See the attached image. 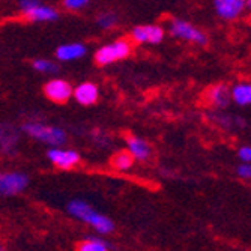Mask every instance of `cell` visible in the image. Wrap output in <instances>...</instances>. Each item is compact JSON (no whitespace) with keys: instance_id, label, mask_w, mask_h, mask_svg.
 Masks as SVG:
<instances>
[{"instance_id":"cell-25","label":"cell","mask_w":251,"mask_h":251,"mask_svg":"<svg viewBox=\"0 0 251 251\" xmlns=\"http://www.w3.org/2000/svg\"><path fill=\"white\" fill-rule=\"evenodd\" d=\"M0 250H3V247H2V245H0Z\"/></svg>"},{"instance_id":"cell-22","label":"cell","mask_w":251,"mask_h":251,"mask_svg":"<svg viewBox=\"0 0 251 251\" xmlns=\"http://www.w3.org/2000/svg\"><path fill=\"white\" fill-rule=\"evenodd\" d=\"M238 175L242 177V179H251V163H244L236 169Z\"/></svg>"},{"instance_id":"cell-4","label":"cell","mask_w":251,"mask_h":251,"mask_svg":"<svg viewBox=\"0 0 251 251\" xmlns=\"http://www.w3.org/2000/svg\"><path fill=\"white\" fill-rule=\"evenodd\" d=\"M18 6L21 15L32 23H53L60 17L54 6L45 5L41 0H20Z\"/></svg>"},{"instance_id":"cell-16","label":"cell","mask_w":251,"mask_h":251,"mask_svg":"<svg viewBox=\"0 0 251 251\" xmlns=\"http://www.w3.org/2000/svg\"><path fill=\"white\" fill-rule=\"evenodd\" d=\"M232 101L241 107L251 105V83H238L230 90Z\"/></svg>"},{"instance_id":"cell-18","label":"cell","mask_w":251,"mask_h":251,"mask_svg":"<svg viewBox=\"0 0 251 251\" xmlns=\"http://www.w3.org/2000/svg\"><path fill=\"white\" fill-rule=\"evenodd\" d=\"M134 158L128 151H121L118 153L113 155L111 158V166L119 172H128L134 166Z\"/></svg>"},{"instance_id":"cell-23","label":"cell","mask_w":251,"mask_h":251,"mask_svg":"<svg viewBox=\"0 0 251 251\" xmlns=\"http://www.w3.org/2000/svg\"><path fill=\"white\" fill-rule=\"evenodd\" d=\"M238 156L244 163H251V146H242L238 151Z\"/></svg>"},{"instance_id":"cell-3","label":"cell","mask_w":251,"mask_h":251,"mask_svg":"<svg viewBox=\"0 0 251 251\" xmlns=\"http://www.w3.org/2000/svg\"><path fill=\"white\" fill-rule=\"evenodd\" d=\"M132 53V41L126 38H119L116 41H111L95 51V62L100 66H108L119 60L126 59Z\"/></svg>"},{"instance_id":"cell-21","label":"cell","mask_w":251,"mask_h":251,"mask_svg":"<svg viewBox=\"0 0 251 251\" xmlns=\"http://www.w3.org/2000/svg\"><path fill=\"white\" fill-rule=\"evenodd\" d=\"M90 2H92V0H63L62 5L68 11H80L86 8Z\"/></svg>"},{"instance_id":"cell-19","label":"cell","mask_w":251,"mask_h":251,"mask_svg":"<svg viewBox=\"0 0 251 251\" xmlns=\"http://www.w3.org/2000/svg\"><path fill=\"white\" fill-rule=\"evenodd\" d=\"M32 68L36 73L45 74V75H54L59 73V63H56L54 60H50V59H44V57L35 59L32 62Z\"/></svg>"},{"instance_id":"cell-7","label":"cell","mask_w":251,"mask_h":251,"mask_svg":"<svg viewBox=\"0 0 251 251\" xmlns=\"http://www.w3.org/2000/svg\"><path fill=\"white\" fill-rule=\"evenodd\" d=\"M73 84L63 78H51L44 84V95L54 104H65L73 98Z\"/></svg>"},{"instance_id":"cell-6","label":"cell","mask_w":251,"mask_h":251,"mask_svg":"<svg viewBox=\"0 0 251 251\" xmlns=\"http://www.w3.org/2000/svg\"><path fill=\"white\" fill-rule=\"evenodd\" d=\"M170 33L172 36L187 41L196 45H206L208 44V36L204 32H201L199 27L191 25L190 21L180 20V18H173L170 23Z\"/></svg>"},{"instance_id":"cell-2","label":"cell","mask_w":251,"mask_h":251,"mask_svg":"<svg viewBox=\"0 0 251 251\" xmlns=\"http://www.w3.org/2000/svg\"><path fill=\"white\" fill-rule=\"evenodd\" d=\"M21 131L27 134L30 139H33L42 145H47L49 148L65 146L68 142V134L65 129H62L60 126H56V125L45 124L38 119L26 121L21 125Z\"/></svg>"},{"instance_id":"cell-5","label":"cell","mask_w":251,"mask_h":251,"mask_svg":"<svg viewBox=\"0 0 251 251\" xmlns=\"http://www.w3.org/2000/svg\"><path fill=\"white\" fill-rule=\"evenodd\" d=\"M29 175L20 170H3L0 172V196L14 197L29 187Z\"/></svg>"},{"instance_id":"cell-17","label":"cell","mask_w":251,"mask_h":251,"mask_svg":"<svg viewBox=\"0 0 251 251\" xmlns=\"http://www.w3.org/2000/svg\"><path fill=\"white\" fill-rule=\"evenodd\" d=\"M111 244L107 242L105 239L101 238V235H97V236H87L84 238L80 245H78V250L80 251H108L111 250Z\"/></svg>"},{"instance_id":"cell-11","label":"cell","mask_w":251,"mask_h":251,"mask_svg":"<svg viewBox=\"0 0 251 251\" xmlns=\"http://www.w3.org/2000/svg\"><path fill=\"white\" fill-rule=\"evenodd\" d=\"M126 151L132 155L134 161H139V163H146L152 156L151 145L139 135L126 137Z\"/></svg>"},{"instance_id":"cell-12","label":"cell","mask_w":251,"mask_h":251,"mask_svg":"<svg viewBox=\"0 0 251 251\" xmlns=\"http://www.w3.org/2000/svg\"><path fill=\"white\" fill-rule=\"evenodd\" d=\"M214 8L223 20H235L247 6L245 0H214Z\"/></svg>"},{"instance_id":"cell-8","label":"cell","mask_w":251,"mask_h":251,"mask_svg":"<svg viewBox=\"0 0 251 251\" xmlns=\"http://www.w3.org/2000/svg\"><path fill=\"white\" fill-rule=\"evenodd\" d=\"M49 161L60 170H71L74 169L80 161L81 156L74 149H63L62 146H54L47 151Z\"/></svg>"},{"instance_id":"cell-13","label":"cell","mask_w":251,"mask_h":251,"mask_svg":"<svg viewBox=\"0 0 251 251\" xmlns=\"http://www.w3.org/2000/svg\"><path fill=\"white\" fill-rule=\"evenodd\" d=\"M87 54V47L81 42H70L63 44L56 50V59L59 62H74L80 60Z\"/></svg>"},{"instance_id":"cell-9","label":"cell","mask_w":251,"mask_h":251,"mask_svg":"<svg viewBox=\"0 0 251 251\" xmlns=\"http://www.w3.org/2000/svg\"><path fill=\"white\" fill-rule=\"evenodd\" d=\"M166 32L158 25H140L131 30V41L140 45H156L161 44Z\"/></svg>"},{"instance_id":"cell-24","label":"cell","mask_w":251,"mask_h":251,"mask_svg":"<svg viewBox=\"0 0 251 251\" xmlns=\"http://www.w3.org/2000/svg\"><path fill=\"white\" fill-rule=\"evenodd\" d=\"M245 6L247 8H251V0H245Z\"/></svg>"},{"instance_id":"cell-20","label":"cell","mask_w":251,"mask_h":251,"mask_svg":"<svg viewBox=\"0 0 251 251\" xmlns=\"http://www.w3.org/2000/svg\"><path fill=\"white\" fill-rule=\"evenodd\" d=\"M119 23V18L115 12H110V11H105V12H101L98 17H97V25L100 26V29L102 30H110L113 27H116Z\"/></svg>"},{"instance_id":"cell-10","label":"cell","mask_w":251,"mask_h":251,"mask_svg":"<svg viewBox=\"0 0 251 251\" xmlns=\"http://www.w3.org/2000/svg\"><path fill=\"white\" fill-rule=\"evenodd\" d=\"M73 97L80 105H94L100 100V87L92 81H84L74 87Z\"/></svg>"},{"instance_id":"cell-1","label":"cell","mask_w":251,"mask_h":251,"mask_svg":"<svg viewBox=\"0 0 251 251\" xmlns=\"http://www.w3.org/2000/svg\"><path fill=\"white\" fill-rule=\"evenodd\" d=\"M66 212L73 218L87 224L94 232H97V235H101V236L110 235L116 229L115 221H113L110 217L95 211L94 206H90L87 201H84L81 199H74L68 203Z\"/></svg>"},{"instance_id":"cell-15","label":"cell","mask_w":251,"mask_h":251,"mask_svg":"<svg viewBox=\"0 0 251 251\" xmlns=\"http://www.w3.org/2000/svg\"><path fill=\"white\" fill-rule=\"evenodd\" d=\"M20 140L18 131L6 124L0 125V151L6 155H14Z\"/></svg>"},{"instance_id":"cell-14","label":"cell","mask_w":251,"mask_h":251,"mask_svg":"<svg viewBox=\"0 0 251 251\" xmlns=\"http://www.w3.org/2000/svg\"><path fill=\"white\" fill-rule=\"evenodd\" d=\"M206 100L208 102L214 107V108H218V110H223L226 108L227 105L230 104V89L227 87L226 84H215L212 87L208 89L206 92Z\"/></svg>"}]
</instances>
